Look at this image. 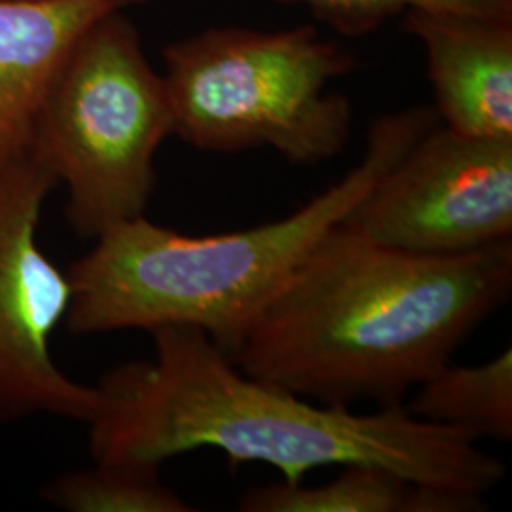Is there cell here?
Here are the masks:
<instances>
[{"instance_id": "7a4b0ae2", "label": "cell", "mask_w": 512, "mask_h": 512, "mask_svg": "<svg viewBox=\"0 0 512 512\" xmlns=\"http://www.w3.org/2000/svg\"><path fill=\"white\" fill-rule=\"evenodd\" d=\"M511 289V239L467 255H412L340 222L228 357L313 403L395 406L452 363Z\"/></svg>"}, {"instance_id": "277c9868", "label": "cell", "mask_w": 512, "mask_h": 512, "mask_svg": "<svg viewBox=\"0 0 512 512\" xmlns=\"http://www.w3.org/2000/svg\"><path fill=\"white\" fill-rule=\"evenodd\" d=\"M164 61L173 135L192 147H272L311 165L348 145L351 105L327 88L353 59L313 27L211 29L167 46Z\"/></svg>"}, {"instance_id": "ba28073f", "label": "cell", "mask_w": 512, "mask_h": 512, "mask_svg": "<svg viewBox=\"0 0 512 512\" xmlns=\"http://www.w3.org/2000/svg\"><path fill=\"white\" fill-rule=\"evenodd\" d=\"M406 29L427 57L444 128L512 141V19L410 10Z\"/></svg>"}, {"instance_id": "6da1fadb", "label": "cell", "mask_w": 512, "mask_h": 512, "mask_svg": "<svg viewBox=\"0 0 512 512\" xmlns=\"http://www.w3.org/2000/svg\"><path fill=\"white\" fill-rule=\"evenodd\" d=\"M154 361L110 370L97 385L101 408L90 425L95 461L160 467L167 459L215 448L236 463H268L283 482L329 465H376L423 486L484 495L505 463L475 437L416 418L403 404L355 414L313 403L247 376L200 329L152 332Z\"/></svg>"}, {"instance_id": "30bf717a", "label": "cell", "mask_w": 512, "mask_h": 512, "mask_svg": "<svg viewBox=\"0 0 512 512\" xmlns=\"http://www.w3.org/2000/svg\"><path fill=\"white\" fill-rule=\"evenodd\" d=\"M482 495L459 494L418 484L376 465H346L321 486L277 482L241 497L243 512H476Z\"/></svg>"}, {"instance_id": "5b68a950", "label": "cell", "mask_w": 512, "mask_h": 512, "mask_svg": "<svg viewBox=\"0 0 512 512\" xmlns=\"http://www.w3.org/2000/svg\"><path fill=\"white\" fill-rule=\"evenodd\" d=\"M173 135L164 78L135 27L110 12L80 37L38 110L29 154L67 188V219L82 238L143 217L158 148Z\"/></svg>"}, {"instance_id": "8992f818", "label": "cell", "mask_w": 512, "mask_h": 512, "mask_svg": "<svg viewBox=\"0 0 512 512\" xmlns=\"http://www.w3.org/2000/svg\"><path fill=\"white\" fill-rule=\"evenodd\" d=\"M412 255L475 253L512 236V141L423 133L344 219Z\"/></svg>"}, {"instance_id": "8fae6325", "label": "cell", "mask_w": 512, "mask_h": 512, "mask_svg": "<svg viewBox=\"0 0 512 512\" xmlns=\"http://www.w3.org/2000/svg\"><path fill=\"white\" fill-rule=\"evenodd\" d=\"M416 418L459 429L478 439L511 442L512 351L475 366H444L418 385L406 406Z\"/></svg>"}, {"instance_id": "3957f363", "label": "cell", "mask_w": 512, "mask_h": 512, "mask_svg": "<svg viewBox=\"0 0 512 512\" xmlns=\"http://www.w3.org/2000/svg\"><path fill=\"white\" fill-rule=\"evenodd\" d=\"M437 124V112L425 107L378 118L361 162L285 219L215 236L179 234L145 215L112 226L67 272V327L73 334L194 327L230 355L315 245Z\"/></svg>"}, {"instance_id": "9c48e42d", "label": "cell", "mask_w": 512, "mask_h": 512, "mask_svg": "<svg viewBox=\"0 0 512 512\" xmlns=\"http://www.w3.org/2000/svg\"><path fill=\"white\" fill-rule=\"evenodd\" d=\"M141 0H0V165L29 154L38 110L95 21Z\"/></svg>"}, {"instance_id": "7c38bea8", "label": "cell", "mask_w": 512, "mask_h": 512, "mask_svg": "<svg viewBox=\"0 0 512 512\" xmlns=\"http://www.w3.org/2000/svg\"><path fill=\"white\" fill-rule=\"evenodd\" d=\"M160 467L95 461L90 469L57 476L42 497L69 512H188L192 507L165 486Z\"/></svg>"}, {"instance_id": "52a82bcc", "label": "cell", "mask_w": 512, "mask_h": 512, "mask_svg": "<svg viewBox=\"0 0 512 512\" xmlns=\"http://www.w3.org/2000/svg\"><path fill=\"white\" fill-rule=\"evenodd\" d=\"M55 184L31 154L0 165V420L52 414L90 423L103 403L99 387L74 382L50 348L73 300L69 274L38 243Z\"/></svg>"}, {"instance_id": "4fadbf2b", "label": "cell", "mask_w": 512, "mask_h": 512, "mask_svg": "<svg viewBox=\"0 0 512 512\" xmlns=\"http://www.w3.org/2000/svg\"><path fill=\"white\" fill-rule=\"evenodd\" d=\"M308 6L315 18L344 35H365L410 10H446L482 18L512 19V0H279Z\"/></svg>"}]
</instances>
